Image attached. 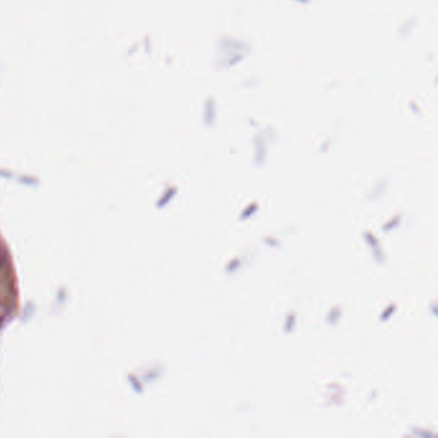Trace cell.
Returning a JSON list of instances; mask_svg holds the SVG:
<instances>
[{
    "mask_svg": "<svg viewBox=\"0 0 438 438\" xmlns=\"http://www.w3.org/2000/svg\"><path fill=\"white\" fill-rule=\"evenodd\" d=\"M365 239L368 240L370 247L373 248V255L375 256V259L378 260V261L382 262L383 260H384V255H383V251L382 248H380L378 239H376L370 232H365Z\"/></svg>",
    "mask_w": 438,
    "mask_h": 438,
    "instance_id": "6da1fadb",
    "label": "cell"
},
{
    "mask_svg": "<svg viewBox=\"0 0 438 438\" xmlns=\"http://www.w3.org/2000/svg\"><path fill=\"white\" fill-rule=\"evenodd\" d=\"M257 209H259V203L257 202L251 203V204H249V206L247 207V208H245L244 211L242 212V215H240V219H243V220L248 219L249 216L253 215V213H255Z\"/></svg>",
    "mask_w": 438,
    "mask_h": 438,
    "instance_id": "7a4b0ae2",
    "label": "cell"
},
{
    "mask_svg": "<svg viewBox=\"0 0 438 438\" xmlns=\"http://www.w3.org/2000/svg\"><path fill=\"white\" fill-rule=\"evenodd\" d=\"M284 325H285L284 327L285 332H287V333H291V332L293 331V328L296 327V314L291 312V314L288 315Z\"/></svg>",
    "mask_w": 438,
    "mask_h": 438,
    "instance_id": "3957f363",
    "label": "cell"
},
{
    "mask_svg": "<svg viewBox=\"0 0 438 438\" xmlns=\"http://www.w3.org/2000/svg\"><path fill=\"white\" fill-rule=\"evenodd\" d=\"M396 311V304L395 303H391L388 306V307L386 308V310L383 311L382 312V316H380V320L382 321H386V320H388L389 317H391V315L393 314V312H395Z\"/></svg>",
    "mask_w": 438,
    "mask_h": 438,
    "instance_id": "277c9868",
    "label": "cell"
},
{
    "mask_svg": "<svg viewBox=\"0 0 438 438\" xmlns=\"http://www.w3.org/2000/svg\"><path fill=\"white\" fill-rule=\"evenodd\" d=\"M400 220H401V216H395V217H393L392 220H391V221H389V223L391 224H386V225L383 226V230H391V229H393V228H395L396 225H399L400 224Z\"/></svg>",
    "mask_w": 438,
    "mask_h": 438,
    "instance_id": "5b68a950",
    "label": "cell"
},
{
    "mask_svg": "<svg viewBox=\"0 0 438 438\" xmlns=\"http://www.w3.org/2000/svg\"><path fill=\"white\" fill-rule=\"evenodd\" d=\"M239 266H240V261H239L238 259H236L234 260V261H230L229 262V265H228V268H226V271L228 272H232V270L233 271H234V270H236V268H239Z\"/></svg>",
    "mask_w": 438,
    "mask_h": 438,
    "instance_id": "8992f818",
    "label": "cell"
}]
</instances>
